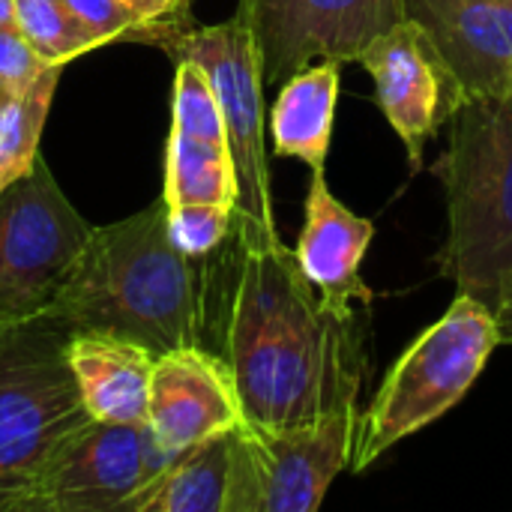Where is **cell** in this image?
I'll list each match as a JSON object with an SVG mask.
<instances>
[{
	"mask_svg": "<svg viewBox=\"0 0 512 512\" xmlns=\"http://www.w3.org/2000/svg\"><path fill=\"white\" fill-rule=\"evenodd\" d=\"M93 225L39 156L0 192V324L45 318Z\"/></svg>",
	"mask_w": 512,
	"mask_h": 512,
	"instance_id": "8",
	"label": "cell"
},
{
	"mask_svg": "<svg viewBox=\"0 0 512 512\" xmlns=\"http://www.w3.org/2000/svg\"><path fill=\"white\" fill-rule=\"evenodd\" d=\"M48 66L51 63L36 54L15 21L0 24V93L21 96Z\"/></svg>",
	"mask_w": 512,
	"mask_h": 512,
	"instance_id": "22",
	"label": "cell"
},
{
	"mask_svg": "<svg viewBox=\"0 0 512 512\" xmlns=\"http://www.w3.org/2000/svg\"><path fill=\"white\" fill-rule=\"evenodd\" d=\"M498 345L501 336L492 306L459 291L453 306L387 372L369 411L360 417L351 468L366 471L399 441L453 411Z\"/></svg>",
	"mask_w": 512,
	"mask_h": 512,
	"instance_id": "5",
	"label": "cell"
},
{
	"mask_svg": "<svg viewBox=\"0 0 512 512\" xmlns=\"http://www.w3.org/2000/svg\"><path fill=\"white\" fill-rule=\"evenodd\" d=\"M234 234V207L228 204H174L168 207V237L189 258H207Z\"/></svg>",
	"mask_w": 512,
	"mask_h": 512,
	"instance_id": "21",
	"label": "cell"
},
{
	"mask_svg": "<svg viewBox=\"0 0 512 512\" xmlns=\"http://www.w3.org/2000/svg\"><path fill=\"white\" fill-rule=\"evenodd\" d=\"M66 360L84 408L108 423H147L156 354L102 330H72Z\"/></svg>",
	"mask_w": 512,
	"mask_h": 512,
	"instance_id": "15",
	"label": "cell"
},
{
	"mask_svg": "<svg viewBox=\"0 0 512 512\" xmlns=\"http://www.w3.org/2000/svg\"><path fill=\"white\" fill-rule=\"evenodd\" d=\"M357 63L375 78L378 108L405 144L408 162L417 171L426 144L468 99L456 69L414 18H402L375 36Z\"/></svg>",
	"mask_w": 512,
	"mask_h": 512,
	"instance_id": "11",
	"label": "cell"
},
{
	"mask_svg": "<svg viewBox=\"0 0 512 512\" xmlns=\"http://www.w3.org/2000/svg\"><path fill=\"white\" fill-rule=\"evenodd\" d=\"M246 423L300 426L357 411L366 375V330L354 309H336L282 240L240 246L222 324Z\"/></svg>",
	"mask_w": 512,
	"mask_h": 512,
	"instance_id": "1",
	"label": "cell"
},
{
	"mask_svg": "<svg viewBox=\"0 0 512 512\" xmlns=\"http://www.w3.org/2000/svg\"><path fill=\"white\" fill-rule=\"evenodd\" d=\"M357 432V411L285 429L243 423L231 432L225 512H315L351 465Z\"/></svg>",
	"mask_w": 512,
	"mask_h": 512,
	"instance_id": "7",
	"label": "cell"
},
{
	"mask_svg": "<svg viewBox=\"0 0 512 512\" xmlns=\"http://www.w3.org/2000/svg\"><path fill=\"white\" fill-rule=\"evenodd\" d=\"M498 6H501L504 27H507V36H510V45H512V0H498Z\"/></svg>",
	"mask_w": 512,
	"mask_h": 512,
	"instance_id": "27",
	"label": "cell"
},
{
	"mask_svg": "<svg viewBox=\"0 0 512 512\" xmlns=\"http://www.w3.org/2000/svg\"><path fill=\"white\" fill-rule=\"evenodd\" d=\"M264 84H282L312 60H360L363 48L405 18V0H240Z\"/></svg>",
	"mask_w": 512,
	"mask_h": 512,
	"instance_id": "10",
	"label": "cell"
},
{
	"mask_svg": "<svg viewBox=\"0 0 512 512\" xmlns=\"http://www.w3.org/2000/svg\"><path fill=\"white\" fill-rule=\"evenodd\" d=\"M135 15L141 18L144 30L138 42L144 45H162L168 36L192 27V0H126Z\"/></svg>",
	"mask_w": 512,
	"mask_h": 512,
	"instance_id": "24",
	"label": "cell"
},
{
	"mask_svg": "<svg viewBox=\"0 0 512 512\" xmlns=\"http://www.w3.org/2000/svg\"><path fill=\"white\" fill-rule=\"evenodd\" d=\"M468 96H512V45L498 0H405Z\"/></svg>",
	"mask_w": 512,
	"mask_h": 512,
	"instance_id": "14",
	"label": "cell"
},
{
	"mask_svg": "<svg viewBox=\"0 0 512 512\" xmlns=\"http://www.w3.org/2000/svg\"><path fill=\"white\" fill-rule=\"evenodd\" d=\"M15 21V0H0V24Z\"/></svg>",
	"mask_w": 512,
	"mask_h": 512,
	"instance_id": "26",
	"label": "cell"
},
{
	"mask_svg": "<svg viewBox=\"0 0 512 512\" xmlns=\"http://www.w3.org/2000/svg\"><path fill=\"white\" fill-rule=\"evenodd\" d=\"M435 174L447 198L438 267L492 306L512 273V96H468L459 105Z\"/></svg>",
	"mask_w": 512,
	"mask_h": 512,
	"instance_id": "3",
	"label": "cell"
},
{
	"mask_svg": "<svg viewBox=\"0 0 512 512\" xmlns=\"http://www.w3.org/2000/svg\"><path fill=\"white\" fill-rule=\"evenodd\" d=\"M99 45L138 42L144 24L126 0H66Z\"/></svg>",
	"mask_w": 512,
	"mask_h": 512,
	"instance_id": "23",
	"label": "cell"
},
{
	"mask_svg": "<svg viewBox=\"0 0 512 512\" xmlns=\"http://www.w3.org/2000/svg\"><path fill=\"white\" fill-rule=\"evenodd\" d=\"M174 456L150 423L90 417L48 465L30 512H126Z\"/></svg>",
	"mask_w": 512,
	"mask_h": 512,
	"instance_id": "9",
	"label": "cell"
},
{
	"mask_svg": "<svg viewBox=\"0 0 512 512\" xmlns=\"http://www.w3.org/2000/svg\"><path fill=\"white\" fill-rule=\"evenodd\" d=\"M231 435L195 444L129 501L126 512H225Z\"/></svg>",
	"mask_w": 512,
	"mask_h": 512,
	"instance_id": "17",
	"label": "cell"
},
{
	"mask_svg": "<svg viewBox=\"0 0 512 512\" xmlns=\"http://www.w3.org/2000/svg\"><path fill=\"white\" fill-rule=\"evenodd\" d=\"M174 63H198L219 99L237 171L234 237L240 246L279 243L264 141V69L249 24L234 12L219 24H192L159 45Z\"/></svg>",
	"mask_w": 512,
	"mask_h": 512,
	"instance_id": "6",
	"label": "cell"
},
{
	"mask_svg": "<svg viewBox=\"0 0 512 512\" xmlns=\"http://www.w3.org/2000/svg\"><path fill=\"white\" fill-rule=\"evenodd\" d=\"M372 237V219L357 216L330 192L324 168L312 171L306 192V225L294 255L321 300L336 309H354V303L366 309L372 306L375 294L360 276Z\"/></svg>",
	"mask_w": 512,
	"mask_h": 512,
	"instance_id": "13",
	"label": "cell"
},
{
	"mask_svg": "<svg viewBox=\"0 0 512 512\" xmlns=\"http://www.w3.org/2000/svg\"><path fill=\"white\" fill-rule=\"evenodd\" d=\"M492 312H495V321H498L501 345H512V273L501 282V288L495 294V303H492Z\"/></svg>",
	"mask_w": 512,
	"mask_h": 512,
	"instance_id": "25",
	"label": "cell"
},
{
	"mask_svg": "<svg viewBox=\"0 0 512 512\" xmlns=\"http://www.w3.org/2000/svg\"><path fill=\"white\" fill-rule=\"evenodd\" d=\"M15 24L51 66H69L75 57L99 48L96 36L66 0H15Z\"/></svg>",
	"mask_w": 512,
	"mask_h": 512,
	"instance_id": "20",
	"label": "cell"
},
{
	"mask_svg": "<svg viewBox=\"0 0 512 512\" xmlns=\"http://www.w3.org/2000/svg\"><path fill=\"white\" fill-rule=\"evenodd\" d=\"M342 66L345 63L336 57L312 60L279 84V96L270 111L276 156L300 159L312 171L327 165L342 87Z\"/></svg>",
	"mask_w": 512,
	"mask_h": 512,
	"instance_id": "16",
	"label": "cell"
},
{
	"mask_svg": "<svg viewBox=\"0 0 512 512\" xmlns=\"http://www.w3.org/2000/svg\"><path fill=\"white\" fill-rule=\"evenodd\" d=\"M54 318L0 324V512H30L63 444L90 420Z\"/></svg>",
	"mask_w": 512,
	"mask_h": 512,
	"instance_id": "4",
	"label": "cell"
},
{
	"mask_svg": "<svg viewBox=\"0 0 512 512\" xmlns=\"http://www.w3.org/2000/svg\"><path fill=\"white\" fill-rule=\"evenodd\" d=\"M162 198L174 204H237V171L231 147L180 129L168 132Z\"/></svg>",
	"mask_w": 512,
	"mask_h": 512,
	"instance_id": "18",
	"label": "cell"
},
{
	"mask_svg": "<svg viewBox=\"0 0 512 512\" xmlns=\"http://www.w3.org/2000/svg\"><path fill=\"white\" fill-rule=\"evenodd\" d=\"M45 318L69 330H102L150 348L156 357L201 345L204 288L195 258L168 237V204L93 228Z\"/></svg>",
	"mask_w": 512,
	"mask_h": 512,
	"instance_id": "2",
	"label": "cell"
},
{
	"mask_svg": "<svg viewBox=\"0 0 512 512\" xmlns=\"http://www.w3.org/2000/svg\"><path fill=\"white\" fill-rule=\"evenodd\" d=\"M147 423L156 441L171 453L240 429L246 414L225 357L201 345L159 354L150 381Z\"/></svg>",
	"mask_w": 512,
	"mask_h": 512,
	"instance_id": "12",
	"label": "cell"
},
{
	"mask_svg": "<svg viewBox=\"0 0 512 512\" xmlns=\"http://www.w3.org/2000/svg\"><path fill=\"white\" fill-rule=\"evenodd\" d=\"M66 66H48L21 96L0 93V192L39 159V138Z\"/></svg>",
	"mask_w": 512,
	"mask_h": 512,
	"instance_id": "19",
	"label": "cell"
}]
</instances>
